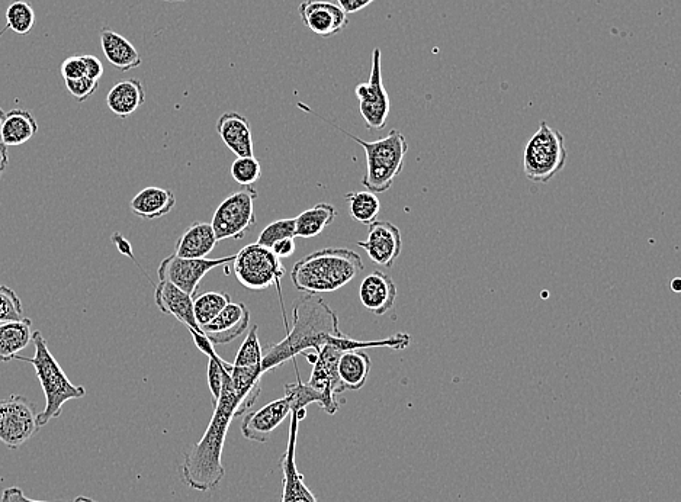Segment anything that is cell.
Segmentation results:
<instances>
[{
	"label": "cell",
	"instance_id": "11",
	"mask_svg": "<svg viewBox=\"0 0 681 502\" xmlns=\"http://www.w3.org/2000/svg\"><path fill=\"white\" fill-rule=\"evenodd\" d=\"M233 260L234 256L220 257V259H207V257L205 259H183V257L172 254L160 263L157 275H159L160 281L172 283L176 288L194 298L198 292L199 283L208 272H211L215 267L226 266Z\"/></svg>",
	"mask_w": 681,
	"mask_h": 502
},
{
	"label": "cell",
	"instance_id": "19",
	"mask_svg": "<svg viewBox=\"0 0 681 502\" xmlns=\"http://www.w3.org/2000/svg\"><path fill=\"white\" fill-rule=\"evenodd\" d=\"M359 299L365 310L375 315H384L393 310L397 299V286L387 273L374 270L366 276L359 288Z\"/></svg>",
	"mask_w": 681,
	"mask_h": 502
},
{
	"label": "cell",
	"instance_id": "29",
	"mask_svg": "<svg viewBox=\"0 0 681 502\" xmlns=\"http://www.w3.org/2000/svg\"><path fill=\"white\" fill-rule=\"evenodd\" d=\"M345 199L348 201L350 217L353 220L365 225L377 221L381 202H379L375 193L369 191L349 192L346 193Z\"/></svg>",
	"mask_w": 681,
	"mask_h": 502
},
{
	"label": "cell",
	"instance_id": "34",
	"mask_svg": "<svg viewBox=\"0 0 681 502\" xmlns=\"http://www.w3.org/2000/svg\"><path fill=\"white\" fill-rule=\"evenodd\" d=\"M285 395L291 399L292 411L307 410L308 405L321 404V397L310 385L301 381L297 375L295 384L285 385Z\"/></svg>",
	"mask_w": 681,
	"mask_h": 502
},
{
	"label": "cell",
	"instance_id": "30",
	"mask_svg": "<svg viewBox=\"0 0 681 502\" xmlns=\"http://www.w3.org/2000/svg\"><path fill=\"white\" fill-rule=\"evenodd\" d=\"M35 12L30 3L25 0H14L6 9V25L3 31L0 32L2 37L3 32L11 30L18 35L30 34L35 25Z\"/></svg>",
	"mask_w": 681,
	"mask_h": 502
},
{
	"label": "cell",
	"instance_id": "21",
	"mask_svg": "<svg viewBox=\"0 0 681 502\" xmlns=\"http://www.w3.org/2000/svg\"><path fill=\"white\" fill-rule=\"evenodd\" d=\"M101 47L104 51L106 60L120 70V72H130V70L137 69L141 66L140 54L137 48L128 41L127 38L122 37L117 31L112 28L104 27L101 30Z\"/></svg>",
	"mask_w": 681,
	"mask_h": 502
},
{
	"label": "cell",
	"instance_id": "26",
	"mask_svg": "<svg viewBox=\"0 0 681 502\" xmlns=\"http://www.w3.org/2000/svg\"><path fill=\"white\" fill-rule=\"evenodd\" d=\"M371 357L362 350H348L340 356L337 375L345 391H359L364 388L371 373Z\"/></svg>",
	"mask_w": 681,
	"mask_h": 502
},
{
	"label": "cell",
	"instance_id": "38",
	"mask_svg": "<svg viewBox=\"0 0 681 502\" xmlns=\"http://www.w3.org/2000/svg\"><path fill=\"white\" fill-rule=\"evenodd\" d=\"M66 83V88L69 90L70 95L77 99V102L88 101L89 98L96 92L99 88L98 80H93L91 77H82V79L76 80H64Z\"/></svg>",
	"mask_w": 681,
	"mask_h": 502
},
{
	"label": "cell",
	"instance_id": "42",
	"mask_svg": "<svg viewBox=\"0 0 681 502\" xmlns=\"http://www.w3.org/2000/svg\"><path fill=\"white\" fill-rule=\"evenodd\" d=\"M271 250L278 259H288L295 251L294 238H284V240L276 241L271 247Z\"/></svg>",
	"mask_w": 681,
	"mask_h": 502
},
{
	"label": "cell",
	"instance_id": "22",
	"mask_svg": "<svg viewBox=\"0 0 681 502\" xmlns=\"http://www.w3.org/2000/svg\"><path fill=\"white\" fill-rule=\"evenodd\" d=\"M217 243L211 224L194 222L176 243L175 256L183 259H205Z\"/></svg>",
	"mask_w": 681,
	"mask_h": 502
},
{
	"label": "cell",
	"instance_id": "5",
	"mask_svg": "<svg viewBox=\"0 0 681 502\" xmlns=\"http://www.w3.org/2000/svg\"><path fill=\"white\" fill-rule=\"evenodd\" d=\"M334 128L365 150L366 154V173L362 179V185L372 193L387 192L393 186L395 178L400 175L404 167L409 143L406 137L398 130H391L387 137L377 141H364L332 124Z\"/></svg>",
	"mask_w": 681,
	"mask_h": 502
},
{
	"label": "cell",
	"instance_id": "10",
	"mask_svg": "<svg viewBox=\"0 0 681 502\" xmlns=\"http://www.w3.org/2000/svg\"><path fill=\"white\" fill-rule=\"evenodd\" d=\"M356 96L359 99V111L365 119L369 130H384L388 115L391 111L390 96L382 82L381 50L372 51L371 76L366 83L356 86Z\"/></svg>",
	"mask_w": 681,
	"mask_h": 502
},
{
	"label": "cell",
	"instance_id": "36",
	"mask_svg": "<svg viewBox=\"0 0 681 502\" xmlns=\"http://www.w3.org/2000/svg\"><path fill=\"white\" fill-rule=\"evenodd\" d=\"M24 318L21 299L14 289L0 285V324Z\"/></svg>",
	"mask_w": 681,
	"mask_h": 502
},
{
	"label": "cell",
	"instance_id": "25",
	"mask_svg": "<svg viewBox=\"0 0 681 502\" xmlns=\"http://www.w3.org/2000/svg\"><path fill=\"white\" fill-rule=\"evenodd\" d=\"M37 133V119L30 111L12 109L5 114V119H3L0 143L5 144L6 147H19L27 144Z\"/></svg>",
	"mask_w": 681,
	"mask_h": 502
},
{
	"label": "cell",
	"instance_id": "28",
	"mask_svg": "<svg viewBox=\"0 0 681 502\" xmlns=\"http://www.w3.org/2000/svg\"><path fill=\"white\" fill-rule=\"evenodd\" d=\"M336 215L337 211L333 205L326 204V202L314 205L313 208L301 212L295 218V237L305 238V240L317 237L333 224Z\"/></svg>",
	"mask_w": 681,
	"mask_h": 502
},
{
	"label": "cell",
	"instance_id": "40",
	"mask_svg": "<svg viewBox=\"0 0 681 502\" xmlns=\"http://www.w3.org/2000/svg\"><path fill=\"white\" fill-rule=\"evenodd\" d=\"M0 502H53V501L31 500V498H28L27 495L24 494V491H22L21 488L11 487L6 488L5 491L2 492V498H0ZM63 502H99V501L92 500V498L88 497H77L76 500Z\"/></svg>",
	"mask_w": 681,
	"mask_h": 502
},
{
	"label": "cell",
	"instance_id": "23",
	"mask_svg": "<svg viewBox=\"0 0 681 502\" xmlns=\"http://www.w3.org/2000/svg\"><path fill=\"white\" fill-rule=\"evenodd\" d=\"M175 205V193L170 189L156 188V186H150L138 192L130 202L131 211L144 220L166 217Z\"/></svg>",
	"mask_w": 681,
	"mask_h": 502
},
{
	"label": "cell",
	"instance_id": "14",
	"mask_svg": "<svg viewBox=\"0 0 681 502\" xmlns=\"http://www.w3.org/2000/svg\"><path fill=\"white\" fill-rule=\"evenodd\" d=\"M372 262L379 266L393 267L403 247L401 233L397 225L388 221H374L369 224L368 237L358 241Z\"/></svg>",
	"mask_w": 681,
	"mask_h": 502
},
{
	"label": "cell",
	"instance_id": "12",
	"mask_svg": "<svg viewBox=\"0 0 681 502\" xmlns=\"http://www.w3.org/2000/svg\"><path fill=\"white\" fill-rule=\"evenodd\" d=\"M342 353L343 350H340L339 347L326 344L317 353L316 362L313 363L310 382H308V385L320 394L321 410L326 411L330 415L336 414L340 404L345 402L339 399V395L345 392V388H343L339 375H337V363H339Z\"/></svg>",
	"mask_w": 681,
	"mask_h": 502
},
{
	"label": "cell",
	"instance_id": "27",
	"mask_svg": "<svg viewBox=\"0 0 681 502\" xmlns=\"http://www.w3.org/2000/svg\"><path fill=\"white\" fill-rule=\"evenodd\" d=\"M32 334L34 331L30 318L0 324V362H9L12 357L27 349L32 341Z\"/></svg>",
	"mask_w": 681,
	"mask_h": 502
},
{
	"label": "cell",
	"instance_id": "18",
	"mask_svg": "<svg viewBox=\"0 0 681 502\" xmlns=\"http://www.w3.org/2000/svg\"><path fill=\"white\" fill-rule=\"evenodd\" d=\"M156 305L163 314L172 315L188 328L189 333H202L194 314V299L181 289L166 281H160L154 288Z\"/></svg>",
	"mask_w": 681,
	"mask_h": 502
},
{
	"label": "cell",
	"instance_id": "31",
	"mask_svg": "<svg viewBox=\"0 0 681 502\" xmlns=\"http://www.w3.org/2000/svg\"><path fill=\"white\" fill-rule=\"evenodd\" d=\"M231 302V296L223 292H205L194 301L195 320L199 327L211 323Z\"/></svg>",
	"mask_w": 681,
	"mask_h": 502
},
{
	"label": "cell",
	"instance_id": "13",
	"mask_svg": "<svg viewBox=\"0 0 681 502\" xmlns=\"http://www.w3.org/2000/svg\"><path fill=\"white\" fill-rule=\"evenodd\" d=\"M307 417V410L292 411L287 450L282 456L281 466L284 473V491L281 502H317L316 495L305 485L303 473L297 466V440L300 423Z\"/></svg>",
	"mask_w": 681,
	"mask_h": 502
},
{
	"label": "cell",
	"instance_id": "33",
	"mask_svg": "<svg viewBox=\"0 0 681 502\" xmlns=\"http://www.w3.org/2000/svg\"><path fill=\"white\" fill-rule=\"evenodd\" d=\"M231 178L236 180L239 185L252 186L262 178V167L255 156L237 157L231 164Z\"/></svg>",
	"mask_w": 681,
	"mask_h": 502
},
{
	"label": "cell",
	"instance_id": "7",
	"mask_svg": "<svg viewBox=\"0 0 681 502\" xmlns=\"http://www.w3.org/2000/svg\"><path fill=\"white\" fill-rule=\"evenodd\" d=\"M231 263L234 265L237 281L252 291H265L272 285L279 289V283L287 273L281 259L271 249L258 243L243 247Z\"/></svg>",
	"mask_w": 681,
	"mask_h": 502
},
{
	"label": "cell",
	"instance_id": "44",
	"mask_svg": "<svg viewBox=\"0 0 681 502\" xmlns=\"http://www.w3.org/2000/svg\"><path fill=\"white\" fill-rule=\"evenodd\" d=\"M112 241H114L115 246H117V249L120 250L122 254L134 259L133 247H131V244L128 243L127 238L122 236L120 233H115L114 236H112Z\"/></svg>",
	"mask_w": 681,
	"mask_h": 502
},
{
	"label": "cell",
	"instance_id": "3",
	"mask_svg": "<svg viewBox=\"0 0 681 502\" xmlns=\"http://www.w3.org/2000/svg\"><path fill=\"white\" fill-rule=\"evenodd\" d=\"M364 270L358 253L349 249H321L298 260L291 273L295 288L308 295L330 294L352 282Z\"/></svg>",
	"mask_w": 681,
	"mask_h": 502
},
{
	"label": "cell",
	"instance_id": "24",
	"mask_svg": "<svg viewBox=\"0 0 681 502\" xmlns=\"http://www.w3.org/2000/svg\"><path fill=\"white\" fill-rule=\"evenodd\" d=\"M144 102H146V90L143 88V83L137 79L117 83L112 86L106 96V105L111 109L112 114L120 118L130 117L144 105Z\"/></svg>",
	"mask_w": 681,
	"mask_h": 502
},
{
	"label": "cell",
	"instance_id": "15",
	"mask_svg": "<svg viewBox=\"0 0 681 502\" xmlns=\"http://www.w3.org/2000/svg\"><path fill=\"white\" fill-rule=\"evenodd\" d=\"M298 11L305 27L318 37H334L349 25L348 14L336 3L326 0H304Z\"/></svg>",
	"mask_w": 681,
	"mask_h": 502
},
{
	"label": "cell",
	"instance_id": "45",
	"mask_svg": "<svg viewBox=\"0 0 681 502\" xmlns=\"http://www.w3.org/2000/svg\"><path fill=\"white\" fill-rule=\"evenodd\" d=\"M9 163L8 147L5 144L0 143V178H2L3 172H5L6 167Z\"/></svg>",
	"mask_w": 681,
	"mask_h": 502
},
{
	"label": "cell",
	"instance_id": "41",
	"mask_svg": "<svg viewBox=\"0 0 681 502\" xmlns=\"http://www.w3.org/2000/svg\"><path fill=\"white\" fill-rule=\"evenodd\" d=\"M83 61H85L86 66V77H91L93 80L101 79L104 76V64L98 59V57L91 56V54H85L83 56Z\"/></svg>",
	"mask_w": 681,
	"mask_h": 502
},
{
	"label": "cell",
	"instance_id": "43",
	"mask_svg": "<svg viewBox=\"0 0 681 502\" xmlns=\"http://www.w3.org/2000/svg\"><path fill=\"white\" fill-rule=\"evenodd\" d=\"M336 2V5L340 6L345 14L350 15L368 8L375 0H336Z\"/></svg>",
	"mask_w": 681,
	"mask_h": 502
},
{
	"label": "cell",
	"instance_id": "47",
	"mask_svg": "<svg viewBox=\"0 0 681 502\" xmlns=\"http://www.w3.org/2000/svg\"><path fill=\"white\" fill-rule=\"evenodd\" d=\"M3 119H5V112H3V109L0 108V131H2Z\"/></svg>",
	"mask_w": 681,
	"mask_h": 502
},
{
	"label": "cell",
	"instance_id": "17",
	"mask_svg": "<svg viewBox=\"0 0 681 502\" xmlns=\"http://www.w3.org/2000/svg\"><path fill=\"white\" fill-rule=\"evenodd\" d=\"M250 324V311L243 302H230L211 323L201 328L212 346L228 344L246 333Z\"/></svg>",
	"mask_w": 681,
	"mask_h": 502
},
{
	"label": "cell",
	"instance_id": "39",
	"mask_svg": "<svg viewBox=\"0 0 681 502\" xmlns=\"http://www.w3.org/2000/svg\"><path fill=\"white\" fill-rule=\"evenodd\" d=\"M61 74H63L64 80H76L85 77L86 66L83 56H72L64 60L61 64Z\"/></svg>",
	"mask_w": 681,
	"mask_h": 502
},
{
	"label": "cell",
	"instance_id": "6",
	"mask_svg": "<svg viewBox=\"0 0 681 502\" xmlns=\"http://www.w3.org/2000/svg\"><path fill=\"white\" fill-rule=\"evenodd\" d=\"M568 151L564 135L542 121L539 130L530 137L523 153V172L533 183H548L567 164Z\"/></svg>",
	"mask_w": 681,
	"mask_h": 502
},
{
	"label": "cell",
	"instance_id": "46",
	"mask_svg": "<svg viewBox=\"0 0 681 502\" xmlns=\"http://www.w3.org/2000/svg\"><path fill=\"white\" fill-rule=\"evenodd\" d=\"M673 289L676 292H680V279H674Z\"/></svg>",
	"mask_w": 681,
	"mask_h": 502
},
{
	"label": "cell",
	"instance_id": "20",
	"mask_svg": "<svg viewBox=\"0 0 681 502\" xmlns=\"http://www.w3.org/2000/svg\"><path fill=\"white\" fill-rule=\"evenodd\" d=\"M215 128L231 153L236 154L237 157L255 156L252 125L249 119L237 112H227L218 118Z\"/></svg>",
	"mask_w": 681,
	"mask_h": 502
},
{
	"label": "cell",
	"instance_id": "37",
	"mask_svg": "<svg viewBox=\"0 0 681 502\" xmlns=\"http://www.w3.org/2000/svg\"><path fill=\"white\" fill-rule=\"evenodd\" d=\"M231 368H233V365L221 359L218 353L208 357V386H210L214 402H217L218 398H220L221 391H223L224 378H226Z\"/></svg>",
	"mask_w": 681,
	"mask_h": 502
},
{
	"label": "cell",
	"instance_id": "8",
	"mask_svg": "<svg viewBox=\"0 0 681 502\" xmlns=\"http://www.w3.org/2000/svg\"><path fill=\"white\" fill-rule=\"evenodd\" d=\"M258 191L255 188L242 189L231 193L221 202L212 217V230L217 241L240 240L256 224L255 201Z\"/></svg>",
	"mask_w": 681,
	"mask_h": 502
},
{
	"label": "cell",
	"instance_id": "2",
	"mask_svg": "<svg viewBox=\"0 0 681 502\" xmlns=\"http://www.w3.org/2000/svg\"><path fill=\"white\" fill-rule=\"evenodd\" d=\"M230 372L224 378L220 398L214 402L210 426L202 439L186 452L181 466L183 482L195 491H212L223 481L226 476L223 450L231 421L250 410L256 402L233 388Z\"/></svg>",
	"mask_w": 681,
	"mask_h": 502
},
{
	"label": "cell",
	"instance_id": "32",
	"mask_svg": "<svg viewBox=\"0 0 681 502\" xmlns=\"http://www.w3.org/2000/svg\"><path fill=\"white\" fill-rule=\"evenodd\" d=\"M262 359L263 349L260 346L258 337V325H253L252 330L247 334L246 340L243 341L242 347L237 352L233 366H236V368L262 366Z\"/></svg>",
	"mask_w": 681,
	"mask_h": 502
},
{
	"label": "cell",
	"instance_id": "9",
	"mask_svg": "<svg viewBox=\"0 0 681 502\" xmlns=\"http://www.w3.org/2000/svg\"><path fill=\"white\" fill-rule=\"evenodd\" d=\"M38 411L34 402L22 397L0 398V442L9 449H19L37 434Z\"/></svg>",
	"mask_w": 681,
	"mask_h": 502
},
{
	"label": "cell",
	"instance_id": "1",
	"mask_svg": "<svg viewBox=\"0 0 681 502\" xmlns=\"http://www.w3.org/2000/svg\"><path fill=\"white\" fill-rule=\"evenodd\" d=\"M326 344L339 347L343 352L348 350H364L369 347H390V349H406L410 344L409 334L400 333L391 339L361 341L352 339L340 331L339 318L324 299L316 295H307L295 302L292 310V330L285 340L271 344L263 350V373L279 368L294 359L295 356L308 352H320Z\"/></svg>",
	"mask_w": 681,
	"mask_h": 502
},
{
	"label": "cell",
	"instance_id": "16",
	"mask_svg": "<svg viewBox=\"0 0 681 502\" xmlns=\"http://www.w3.org/2000/svg\"><path fill=\"white\" fill-rule=\"evenodd\" d=\"M291 413V399L287 395L284 398L269 402L260 410L246 414L242 423L243 436L250 442H268L273 431L278 429Z\"/></svg>",
	"mask_w": 681,
	"mask_h": 502
},
{
	"label": "cell",
	"instance_id": "35",
	"mask_svg": "<svg viewBox=\"0 0 681 502\" xmlns=\"http://www.w3.org/2000/svg\"><path fill=\"white\" fill-rule=\"evenodd\" d=\"M284 238H295V218L278 220L263 228L258 238V244L266 247V249H271L276 241L284 240Z\"/></svg>",
	"mask_w": 681,
	"mask_h": 502
},
{
	"label": "cell",
	"instance_id": "4",
	"mask_svg": "<svg viewBox=\"0 0 681 502\" xmlns=\"http://www.w3.org/2000/svg\"><path fill=\"white\" fill-rule=\"evenodd\" d=\"M32 343L35 347L34 357L28 359V357L14 356L12 360H24L34 366L44 397H46V408L43 413H38L37 417L38 427H44L54 418L60 417L63 405L67 401L85 397L86 389L70 382L60 363L48 349L47 340L44 339L41 331H34Z\"/></svg>",
	"mask_w": 681,
	"mask_h": 502
},
{
	"label": "cell",
	"instance_id": "48",
	"mask_svg": "<svg viewBox=\"0 0 681 502\" xmlns=\"http://www.w3.org/2000/svg\"><path fill=\"white\" fill-rule=\"evenodd\" d=\"M166 2H185V0H166Z\"/></svg>",
	"mask_w": 681,
	"mask_h": 502
}]
</instances>
